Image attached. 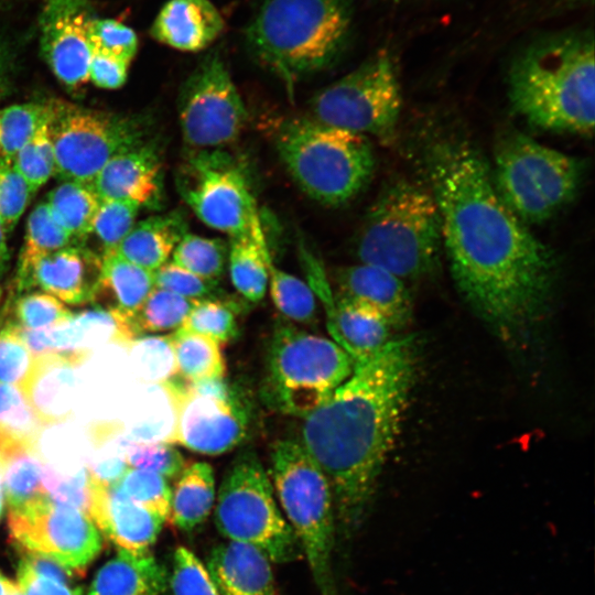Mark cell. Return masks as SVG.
<instances>
[{"label":"cell","instance_id":"2e32d148","mask_svg":"<svg viewBox=\"0 0 595 595\" xmlns=\"http://www.w3.org/2000/svg\"><path fill=\"white\" fill-rule=\"evenodd\" d=\"M171 398L174 424L167 443L206 455L231 451L247 436L250 412L239 391L223 399L187 391L181 379L162 385Z\"/></svg>","mask_w":595,"mask_h":595},{"label":"cell","instance_id":"d6986e66","mask_svg":"<svg viewBox=\"0 0 595 595\" xmlns=\"http://www.w3.org/2000/svg\"><path fill=\"white\" fill-rule=\"evenodd\" d=\"M89 491L88 516L118 550L133 553L150 551L160 534L163 520L115 486L98 483L90 476Z\"/></svg>","mask_w":595,"mask_h":595},{"label":"cell","instance_id":"d4e9b609","mask_svg":"<svg viewBox=\"0 0 595 595\" xmlns=\"http://www.w3.org/2000/svg\"><path fill=\"white\" fill-rule=\"evenodd\" d=\"M224 19L209 0H169L150 29L156 41L185 52L209 46L221 33Z\"/></svg>","mask_w":595,"mask_h":595},{"label":"cell","instance_id":"680465c9","mask_svg":"<svg viewBox=\"0 0 595 595\" xmlns=\"http://www.w3.org/2000/svg\"><path fill=\"white\" fill-rule=\"evenodd\" d=\"M35 573L47 578L55 580L57 582L67 583L73 576V572L62 566L54 560L35 554L26 553L22 559Z\"/></svg>","mask_w":595,"mask_h":595},{"label":"cell","instance_id":"52a82bcc","mask_svg":"<svg viewBox=\"0 0 595 595\" xmlns=\"http://www.w3.org/2000/svg\"><path fill=\"white\" fill-rule=\"evenodd\" d=\"M270 479L321 595H337L332 566L336 536L331 485L298 440H279L270 452Z\"/></svg>","mask_w":595,"mask_h":595},{"label":"cell","instance_id":"f35d334b","mask_svg":"<svg viewBox=\"0 0 595 595\" xmlns=\"http://www.w3.org/2000/svg\"><path fill=\"white\" fill-rule=\"evenodd\" d=\"M227 257L228 244L223 239L186 231L172 252V262L199 277L218 281L225 271Z\"/></svg>","mask_w":595,"mask_h":595},{"label":"cell","instance_id":"b9f144b4","mask_svg":"<svg viewBox=\"0 0 595 595\" xmlns=\"http://www.w3.org/2000/svg\"><path fill=\"white\" fill-rule=\"evenodd\" d=\"M196 300L154 286L144 303L133 315L140 335L176 331L182 326Z\"/></svg>","mask_w":595,"mask_h":595},{"label":"cell","instance_id":"ab89813d","mask_svg":"<svg viewBox=\"0 0 595 595\" xmlns=\"http://www.w3.org/2000/svg\"><path fill=\"white\" fill-rule=\"evenodd\" d=\"M129 346L131 368L140 380L163 385L176 376L171 335L138 337Z\"/></svg>","mask_w":595,"mask_h":595},{"label":"cell","instance_id":"8d00e7d4","mask_svg":"<svg viewBox=\"0 0 595 595\" xmlns=\"http://www.w3.org/2000/svg\"><path fill=\"white\" fill-rule=\"evenodd\" d=\"M268 283L275 309L291 322L313 325L317 321L314 291L298 277L277 268L268 258Z\"/></svg>","mask_w":595,"mask_h":595},{"label":"cell","instance_id":"d590c367","mask_svg":"<svg viewBox=\"0 0 595 595\" xmlns=\"http://www.w3.org/2000/svg\"><path fill=\"white\" fill-rule=\"evenodd\" d=\"M3 455V490L10 509L20 508L45 495L41 474L43 462L33 447H14Z\"/></svg>","mask_w":595,"mask_h":595},{"label":"cell","instance_id":"8fae6325","mask_svg":"<svg viewBox=\"0 0 595 595\" xmlns=\"http://www.w3.org/2000/svg\"><path fill=\"white\" fill-rule=\"evenodd\" d=\"M176 187L206 226L230 238L264 239L248 173L224 149L190 150L176 172Z\"/></svg>","mask_w":595,"mask_h":595},{"label":"cell","instance_id":"7a4b0ae2","mask_svg":"<svg viewBox=\"0 0 595 595\" xmlns=\"http://www.w3.org/2000/svg\"><path fill=\"white\" fill-rule=\"evenodd\" d=\"M416 369L414 337L389 340L303 418L299 442L331 485L336 527L345 538L357 532L368 513Z\"/></svg>","mask_w":595,"mask_h":595},{"label":"cell","instance_id":"277c9868","mask_svg":"<svg viewBox=\"0 0 595 595\" xmlns=\"http://www.w3.org/2000/svg\"><path fill=\"white\" fill-rule=\"evenodd\" d=\"M349 28L347 0H267L245 36L257 60L291 82L332 64Z\"/></svg>","mask_w":595,"mask_h":595},{"label":"cell","instance_id":"74e56055","mask_svg":"<svg viewBox=\"0 0 595 595\" xmlns=\"http://www.w3.org/2000/svg\"><path fill=\"white\" fill-rule=\"evenodd\" d=\"M236 301L220 298L196 300L181 328L207 336L225 345L239 335Z\"/></svg>","mask_w":595,"mask_h":595},{"label":"cell","instance_id":"836d02e7","mask_svg":"<svg viewBox=\"0 0 595 595\" xmlns=\"http://www.w3.org/2000/svg\"><path fill=\"white\" fill-rule=\"evenodd\" d=\"M170 335L175 354L176 375L183 380L195 381L225 376L221 345L216 340L181 327Z\"/></svg>","mask_w":595,"mask_h":595},{"label":"cell","instance_id":"9c48e42d","mask_svg":"<svg viewBox=\"0 0 595 595\" xmlns=\"http://www.w3.org/2000/svg\"><path fill=\"white\" fill-rule=\"evenodd\" d=\"M582 163L511 131L494 153L493 184L501 201L527 226L550 219L575 196Z\"/></svg>","mask_w":595,"mask_h":595},{"label":"cell","instance_id":"9a60e30c","mask_svg":"<svg viewBox=\"0 0 595 595\" xmlns=\"http://www.w3.org/2000/svg\"><path fill=\"white\" fill-rule=\"evenodd\" d=\"M10 536L29 553L68 569H85L100 552L99 530L88 513L50 500L45 495L10 509Z\"/></svg>","mask_w":595,"mask_h":595},{"label":"cell","instance_id":"c3c4849f","mask_svg":"<svg viewBox=\"0 0 595 595\" xmlns=\"http://www.w3.org/2000/svg\"><path fill=\"white\" fill-rule=\"evenodd\" d=\"M169 584L172 595H220L205 564L184 545L174 550Z\"/></svg>","mask_w":595,"mask_h":595},{"label":"cell","instance_id":"ac0fdd59","mask_svg":"<svg viewBox=\"0 0 595 595\" xmlns=\"http://www.w3.org/2000/svg\"><path fill=\"white\" fill-rule=\"evenodd\" d=\"M22 339L31 353L86 354L104 344L129 345L140 336L133 315L118 309L94 306L66 321L39 331L20 328Z\"/></svg>","mask_w":595,"mask_h":595},{"label":"cell","instance_id":"db71d44e","mask_svg":"<svg viewBox=\"0 0 595 595\" xmlns=\"http://www.w3.org/2000/svg\"><path fill=\"white\" fill-rule=\"evenodd\" d=\"M154 285L191 300L220 298L218 281L192 273L174 262H165L153 272Z\"/></svg>","mask_w":595,"mask_h":595},{"label":"cell","instance_id":"3957f363","mask_svg":"<svg viewBox=\"0 0 595 595\" xmlns=\"http://www.w3.org/2000/svg\"><path fill=\"white\" fill-rule=\"evenodd\" d=\"M517 113L544 130L589 137L595 117L593 36L567 33L526 48L509 73Z\"/></svg>","mask_w":595,"mask_h":595},{"label":"cell","instance_id":"1f68e13d","mask_svg":"<svg viewBox=\"0 0 595 595\" xmlns=\"http://www.w3.org/2000/svg\"><path fill=\"white\" fill-rule=\"evenodd\" d=\"M75 244L54 220L46 202L37 204L26 220L23 245L19 255L15 289L22 294L35 264L44 257Z\"/></svg>","mask_w":595,"mask_h":595},{"label":"cell","instance_id":"bcb514c9","mask_svg":"<svg viewBox=\"0 0 595 595\" xmlns=\"http://www.w3.org/2000/svg\"><path fill=\"white\" fill-rule=\"evenodd\" d=\"M13 320L22 329L39 331L66 321L73 313L47 293L25 292L11 303Z\"/></svg>","mask_w":595,"mask_h":595},{"label":"cell","instance_id":"4316f807","mask_svg":"<svg viewBox=\"0 0 595 595\" xmlns=\"http://www.w3.org/2000/svg\"><path fill=\"white\" fill-rule=\"evenodd\" d=\"M88 595H170L169 575L150 551L118 550L95 575Z\"/></svg>","mask_w":595,"mask_h":595},{"label":"cell","instance_id":"e575fe53","mask_svg":"<svg viewBox=\"0 0 595 595\" xmlns=\"http://www.w3.org/2000/svg\"><path fill=\"white\" fill-rule=\"evenodd\" d=\"M42 423L13 386L0 383V453L14 447H34Z\"/></svg>","mask_w":595,"mask_h":595},{"label":"cell","instance_id":"f546056e","mask_svg":"<svg viewBox=\"0 0 595 595\" xmlns=\"http://www.w3.org/2000/svg\"><path fill=\"white\" fill-rule=\"evenodd\" d=\"M215 500L212 465L206 462L186 465L172 489L170 519L177 529L191 532L209 517Z\"/></svg>","mask_w":595,"mask_h":595},{"label":"cell","instance_id":"4fadbf2b","mask_svg":"<svg viewBox=\"0 0 595 595\" xmlns=\"http://www.w3.org/2000/svg\"><path fill=\"white\" fill-rule=\"evenodd\" d=\"M48 106L55 175L63 181L91 183L112 156L144 142L136 119L64 101Z\"/></svg>","mask_w":595,"mask_h":595},{"label":"cell","instance_id":"484cf974","mask_svg":"<svg viewBox=\"0 0 595 595\" xmlns=\"http://www.w3.org/2000/svg\"><path fill=\"white\" fill-rule=\"evenodd\" d=\"M326 316L329 334L350 356L354 366L375 356L389 342L391 326L365 304L336 295Z\"/></svg>","mask_w":595,"mask_h":595},{"label":"cell","instance_id":"44dd1931","mask_svg":"<svg viewBox=\"0 0 595 595\" xmlns=\"http://www.w3.org/2000/svg\"><path fill=\"white\" fill-rule=\"evenodd\" d=\"M102 259L86 244H73L40 260L25 292L39 288L68 304L90 303L101 277Z\"/></svg>","mask_w":595,"mask_h":595},{"label":"cell","instance_id":"7dc6e473","mask_svg":"<svg viewBox=\"0 0 595 595\" xmlns=\"http://www.w3.org/2000/svg\"><path fill=\"white\" fill-rule=\"evenodd\" d=\"M41 482L43 491L50 500L88 513L90 491L87 468L61 473L43 463Z\"/></svg>","mask_w":595,"mask_h":595},{"label":"cell","instance_id":"7bdbcfd3","mask_svg":"<svg viewBox=\"0 0 595 595\" xmlns=\"http://www.w3.org/2000/svg\"><path fill=\"white\" fill-rule=\"evenodd\" d=\"M140 208L133 203L100 199L86 241L94 238L98 246L97 252L101 257L115 252L136 224Z\"/></svg>","mask_w":595,"mask_h":595},{"label":"cell","instance_id":"be15d7a7","mask_svg":"<svg viewBox=\"0 0 595 595\" xmlns=\"http://www.w3.org/2000/svg\"><path fill=\"white\" fill-rule=\"evenodd\" d=\"M3 465H4L3 455L0 453V520L3 513L4 500H6L4 490H3Z\"/></svg>","mask_w":595,"mask_h":595},{"label":"cell","instance_id":"f907efd6","mask_svg":"<svg viewBox=\"0 0 595 595\" xmlns=\"http://www.w3.org/2000/svg\"><path fill=\"white\" fill-rule=\"evenodd\" d=\"M129 467L176 478L186 466L181 452L167 442H132L125 452Z\"/></svg>","mask_w":595,"mask_h":595},{"label":"cell","instance_id":"603a6c76","mask_svg":"<svg viewBox=\"0 0 595 595\" xmlns=\"http://www.w3.org/2000/svg\"><path fill=\"white\" fill-rule=\"evenodd\" d=\"M338 296L365 304L381 314L391 328H403L412 317V301L403 281L391 272L366 263L340 269Z\"/></svg>","mask_w":595,"mask_h":595},{"label":"cell","instance_id":"ffe728a7","mask_svg":"<svg viewBox=\"0 0 595 595\" xmlns=\"http://www.w3.org/2000/svg\"><path fill=\"white\" fill-rule=\"evenodd\" d=\"M161 167L154 145L142 142L112 156L90 184L101 201L154 208L162 198Z\"/></svg>","mask_w":595,"mask_h":595},{"label":"cell","instance_id":"5b68a950","mask_svg":"<svg viewBox=\"0 0 595 595\" xmlns=\"http://www.w3.org/2000/svg\"><path fill=\"white\" fill-rule=\"evenodd\" d=\"M442 246L441 216L431 191L398 181L369 208L355 251L360 263L382 268L403 281L433 272Z\"/></svg>","mask_w":595,"mask_h":595},{"label":"cell","instance_id":"4dcf8cb0","mask_svg":"<svg viewBox=\"0 0 595 595\" xmlns=\"http://www.w3.org/2000/svg\"><path fill=\"white\" fill-rule=\"evenodd\" d=\"M57 225L75 244H85L100 204L90 183L63 181L45 201Z\"/></svg>","mask_w":595,"mask_h":595},{"label":"cell","instance_id":"f5cc1de1","mask_svg":"<svg viewBox=\"0 0 595 595\" xmlns=\"http://www.w3.org/2000/svg\"><path fill=\"white\" fill-rule=\"evenodd\" d=\"M93 52L112 56L128 63L138 50L134 31L113 19H95L89 31Z\"/></svg>","mask_w":595,"mask_h":595},{"label":"cell","instance_id":"30bf717a","mask_svg":"<svg viewBox=\"0 0 595 595\" xmlns=\"http://www.w3.org/2000/svg\"><path fill=\"white\" fill-rule=\"evenodd\" d=\"M214 521L228 541L253 545L272 563L291 562L302 555L269 474L252 451L239 454L226 470L216 494Z\"/></svg>","mask_w":595,"mask_h":595},{"label":"cell","instance_id":"ba28073f","mask_svg":"<svg viewBox=\"0 0 595 595\" xmlns=\"http://www.w3.org/2000/svg\"><path fill=\"white\" fill-rule=\"evenodd\" d=\"M353 370V359L334 340L280 322L269 342L261 396L272 410L304 418L322 405Z\"/></svg>","mask_w":595,"mask_h":595},{"label":"cell","instance_id":"6da1fadb","mask_svg":"<svg viewBox=\"0 0 595 595\" xmlns=\"http://www.w3.org/2000/svg\"><path fill=\"white\" fill-rule=\"evenodd\" d=\"M424 163L458 291L498 338L524 342L550 310L558 279L554 253L501 201L485 160L468 141L437 139Z\"/></svg>","mask_w":595,"mask_h":595},{"label":"cell","instance_id":"91938a15","mask_svg":"<svg viewBox=\"0 0 595 595\" xmlns=\"http://www.w3.org/2000/svg\"><path fill=\"white\" fill-rule=\"evenodd\" d=\"M13 53L9 43L0 34V83H11Z\"/></svg>","mask_w":595,"mask_h":595},{"label":"cell","instance_id":"8992f818","mask_svg":"<svg viewBox=\"0 0 595 595\" xmlns=\"http://www.w3.org/2000/svg\"><path fill=\"white\" fill-rule=\"evenodd\" d=\"M274 145L298 186L325 205H340L355 197L374 172L367 137L311 117L284 120L277 129Z\"/></svg>","mask_w":595,"mask_h":595},{"label":"cell","instance_id":"7c38bea8","mask_svg":"<svg viewBox=\"0 0 595 595\" xmlns=\"http://www.w3.org/2000/svg\"><path fill=\"white\" fill-rule=\"evenodd\" d=\"M400 109L399 83L386 52L323 88L310 102L312 119L386 143L394 137Z\"/></svg>","mask_w":595,"mask_h":595},{"label":"cell","instance_id":"cb8c5ba5","mask_svg":"<svg viewBox=\"0 0 595 595\" xmlns=\"http://www.w3.org/2000/svg\"><path fill=\"white\" fill-rule=\"evenodd\" d=\"M220 595H277L272 562L253 545L228 541L205 564Z\"/></svg>","mask_w":595,"mask_h":595},{"label":"cell","instance_id":"681fc988","mask_svg":"<svg viewBox=\"0 0 595 595\" xmlns=\"http://www.w3.org/2000/svg\"><path fill=\"white\" fill-rule=\"evenodd\" d=\"M34 358L22 339L20 327L7 322L0 327V382L22 390Z\"/></svg>","mask_w":595,"mask_h":595},{"label":"cell","instance_id":"9f6ffc18","mask_svg":"<svg viewBox=\"0 0 595 595\" xmlns=\"http://www.w3.org/2000/svg\"><path fill=\"white\" fill-rule=\"evenodd\" d=\"M17 584L22 595H83L82 588L39 575L22 560L18 567Z\"/></svg>","mask_w":595,"mask_h":595},{"label":"cell","instance_id":"5bb4252c","mask_svg":"<svg viewBox=\"0 0 595 595\" xmlns=\"http://www.w3.org/2000/svg\"><path fill=\"white\" fill-rule=\"evenodd\" d=\"M178 120L190 150L224 149L241 134L248 113L218 52L206 55L181 86Z\"/></svg>","mask_w":595,"mask_h":595},{"label":"cell","instance_id":"f6af8a7d","mask_svg":"<svg viewBox=\"0 0 595 595\" xmlns=\"http://www.w3.org/2000/svg\"><path fill=\"white\" fill-rule=\"evenodd\" d=\"M13 162L34 193L55 175L54 147L48 117L17 153Z\"/></svg>","mask_w":595,"mask_h":595},{"label":"cell","instance_id":"7402d4cb","mask_svg":"<svg viewBox=\"0 0 595 595\" xmlns=\"http://www.w3.org/2000/svg\"><path fill=\"white\" fill-rule=\"evenodd\" d=\"M86 356L61 353L35 356L21 391L42 424L62 422L72 414L75 369Z\"/></svg>","mask_w":595,"mask_h":595},{"label":"cell","instance_id":"94428289","mask_svg":"<svg viewBox=\"0 0 595 595\" xmlns=\"http://www.w3.org/2000/svg\"><path fill=\"white\" fill-rule=\"evenodd\" d=\"M7 236L8 235L6 234L2 223L0 220V277L7 270L10 259Z\"/></svg>","mask_w":595,"mask_h":595},{"label":"cell","instance_id":"6f0895ef","mask_svg":"<svg viewBox=\"0 0 595 595\" xmlns=\"http://www.w3.org/2000/svg\"><path fill=\"white\" fill-rule=\"evenodd\" d=\"M129 465L121 455L98 454L87 468L89 476L101 484L112 486L128 470Z\"/></svg>","mask_w":595,"mask_h":595},{"label":"cell","instance_id":"e0dca14e","mask_svg":"<svg viewBox=\"0 0 595 595\" xmlns=\"http://www.w3.org/2000/svg\"><path fill=\"white\" fill-rule=\"evenodd\" d=\"M96 19L88 0H46L40 15L41 53L55 77L75 90L89 82L90 26Z\"/></svg>","mask_w":595,"mask_h":595},{"label":"cell","instance_id":"03108f58","mask_svg":"<svg viewBox=\"0 0 595 595\" xmlns=\"http://www.w3.org/2000/svg\"><path fill=\"white\" fill-rule=\"evenodd\" d=\"M1 324H2V317L0 316V327H1Z\"/></svg>","mask_w":595,"mask_h":595},{"label":"cell","instance_id":"6125c7cd","mask_svg":"<svg viewBox=\"0 0 595 595\" xmlns=\"http://www.w3.org/2000/svg\"><path fill=\"white\" fill-rule=\"evenodd\" d=\"M20 592V587L15 582L7 577L0 571V595H15Z\"/></svg>","mask_w":595,"mask_h":595},{"label":"cell","instance_id":"f1b7e54d","mask_svg":"<svg viewBox=\"0 0 595 595\" xmlns=\"http://www.w3.org/2000/svg\"><path fill=\"white\" fill-rule=\"evenodd\" d=\"M101 277L90 303L134 315L154 289V274L117 255L101 257Z\"/></svg>","mask_w":595,"mask_h":595},{"label":"cell","instance_id":"60d3db41","mask_svg":"<svg viewBox=\"0 0 595 595\" xmlns=\"http://www.w3.org/2000/svg\"><path fill=\"white\" fill-rule=\"evenodd\" d=\"M48 102H24L0 109V161H13L17 153L48 117Z\"/></svg>","mask_w":595,"mask_h":595},{"label":"cell","instance_id":"83f0119b","mask_svg":"<svg viewBox=\"0 0 595 595\" xmlns=\"http://www.w3.org/2000/svg\"><path fill=\"white\" fill-rule=\"evenodd\" d=\"M185 232L186 223L180 214L152 216L136 223L115 252L154 272L167 262Z\"/></svg>","mask_w":595,"mask_h":595},{"label":"cell","instance_id":"e7e4bbea","mask_svg":"<svg viewBox=\"0 0 595 595\" xmlns=\"http://www.w3.org/2000/svg\"><path fill=\"white\" fill-rule=\"evenodd\" d=\"M1 298H2V290L0 288V304H1Z\"/></svg>","mask_w":595,"mask_h":595},{"label":"cell","instance_id":"11a10c76","mask_svg":"<svg viewBox=\"0 0 595 595\" xmlns=\"http://www.w3.org/2000/svg\"><path fill=\"white\" fill-rule=\"evenodd\" d=\"M129 64L126 61L93 52L88 77L97 87L117 89L128 77Z\"/></svg>","mask_w":595,"mask_h":595},{"label":"cell","instance_id":"ee69618b","mask_svg":"<svg viewBox=\"0 0 595 595\" xmlns=\"http://www.w3.org/2000/svg\"><path fill=\"white\" fill-rule=\"evenodd\" d=\"M112 486L164 522L170 519L172 488L164 476L129 467Z\"/></svg>","mask_w":595,"mask_h":595},{"label":"cell","instance_id":"816d5d0a","mask_svg":"<svg viewBox=\"0 0 595 595\" xmlns=\"http://www.w3.org/2000/svg\"><path fill=\"white\" fill-rule=\"evenodd\" d=\"M33 193L13 161H0V220L7 235L15 228Z\"/></svg>","mask_w":595,"mask_h":595},{"label":"cell","instance_id":"d6a6232c","mask_svg":"<svg viewBox=\"0 0 595 595\" xmlns=\"http://www.w3.org/2000/svg\"><path fill=\"white\" fill-rule=\"evenodd\" d=\"M270 256L266 238H230L227 257L230 281L246 301L257 303L264 298Z\"/></svg>","mask_w":595,"mask_h":595}]
</instances>
